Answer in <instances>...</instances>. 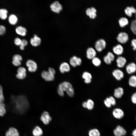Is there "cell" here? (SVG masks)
<instances>
[{
	"instance_id": "1",
	"label": "cell",
	"mask_w": 136,
	"mask_h": 136,
	"mask_svg": "<svg viewBox=\"0 0 136 136\" xmlns=\"http://www.w3.org/2000/svg\"><path fill=\"white\" fill-rule=\"evenodd\" d=\"M65 91L68 95L70 97H73L74 94V91L72 84L70 82L64 81L60 83L58 85L57 92L60 96L64 95Z\"/></svg>"
},
{
	"instance_id": "2",
	"label": "cell",
	"mask_w": 136,
	"mask_h": 136,
	"mask_svg": "<svg viewBox=\"0 0 136 136\" xmlns=\"http://www.w3.org/2000/svg\"><path fill=\"white\" fill-rule=\"evenodd\" d=\"M50 8L52 12L56 13H60L63 9L62 5L57 1L51 4L50 5Z\"/></svg>"
},
{
	"instance_id": "3",
	"label": "cell",
	"mask_w": 136,
	"mask_h": 136,
	"mask_svg": "<svg viewBox=\"0 0 136 136\" xmlns=\"http://www.w3.org/2000/svg\"><path fill=\"white\" fill-rule=\"evenodd\" d=\"M106 45L105 41L103 39H100L96 42L95 47L97 51L101 52L105 48Z\"/></svg>"
},
{
	"instance_id": "4",
	"label": "cell",
	"mask_w": 136,
	"mask_h": 136,
	"mask_svg": "<svg viewBox=\"0 0 136 136\" xmlns=\"http://www.w3.org/2000/svg\"><path fill=\"white\" fill-rule=\"evenodd\" d=\"M26 64L29 72H34L37 71V65L36 62L33 60L29 59L26 61Z\"/></svg>"
},
{
	"instance_id": "5",
	"label": "cell",
	"mask_w": 136,
	"mask_h": 136,
	"mask_svg": "<svg viewBox=\"0 0 136 136\" xmlns=\"http://www.w3.org/2000/svg\"><path fill=\"white\" fill-rule=\"evenodd\" d=\"M40 119L43 123L46 125L48 124L52 119L49 113L46 111H44L42 113Z\"/></svg>"
},
{
	"instance_id": "6",
	"label": "cell",
	"mask_w": 136,
	"mask_h": 136,
	"mask_svg": "<svg viewBox=\"0 0 136 136\" xmlns=\"http://www.w3.org/2000/svg\"><path fill=\"white\" fill-rule=\"evenodd\" d=\"M54 75L48 71H44L41 73L42 78L47 81H53L55 79Z\"/></svg>"
},
{
	"instance_id": "7",
	"label": "cell",
	"mask_w": 136,
	"mask_h": 136,
	"mask_svg": "<svg viewBox=\"0 0 136 136\" xmlns=\"http://www.w3.org/2000/svg\"><path fill=\"white\" fill-rule=\"evenodd\" d=\"M129 36L127 33L125 32H121L118 35L117 40L120 43L125 44L128 41Z\"/></svg>"
},
{
	"instance_id": "8",
	"label": "cell",
	"mask_w": 136,
	"mask_h": 136,
	"mask_svg": "<svg viewBox=\"0 0 136 136\" xmlns=\"http://www.w3.org/2000/svg\"><path fill=\"white\" fill-rule=\"evenodd\" d=\"M26 70L24 67H20L17 69V73L16 75V76L19 79H23L25 78L26 76Z\"/></svg>"
},
{
	"instance_id": "9",
	"label": "cell",
	"mask_w": 136,
	"mask_h": 136,
	"mask_svg": "<svg viewBox=\"0 0 136 136\" xmlns=\"http://www.w3.org/2000/svg\"><path fill=\"white\" fill-rule=\"evenodd\" d=\"M113 132L115 136H123L126 134V131L123 127L119 125L114 130Z\"/></svg>"
},
{
	"instance_id": "10",
	"label": "cell",
	"mask_w": 136,
	"mask_h": 136,
	"mask_svg": "<svg viewBox=\"0 0 136 136\" xmlns=\"http://www.w3.org/2000/svg\"><path fill=\"white\" fill-rule=\"evenodd\" d=\"M5 136H20V133L16 128L10 127L6 131Z\"/></svg>"
},
{
	"instance_id": "11",
	"label": "cell",
	"mask_w": 136,
	"mask_h": 136,
	"mask_svg": "<svg viewBox=\"0 0 136 136\" xmlns=\"http://www.w3.org/2000/svg\"><path fill=\"white\" fill-rule=\"evenodd\" d=\"M82 60L81 59L76 56L72 57L70 60V63L73 67H75L77 66L80 65L81 64Z\"/></svg>"
},
{
	"instance_id": "12",
	"label": "cell",
	"mask_w": 136,
	"mask_h": 136,
	"mask_svg": "<svg viewBox=\"0 0 136 136\" xmlns=\"http://www.w3.org/2000/svg\"><path fill=\"white\" fill-rule=\"evenodd\" d=\"M114 117L118 119H120L123 118L124 113L123 111L119 108H116L114 109L112 112Z\"/></svg>"
},
{
	"instance_id": "13",
	"label": "cell",
	"mask_w": 136,
	"mask_h": 136,
	"mask_svg": "<svg viewBox=\"0 0 136 136\" xmlns=\"http://www.w3.org/2000/svg\"><path fill=\"white\" fill-rule=\"evenodd\" d=\"M22 60V57L21 55L15 54L12 57V63L15 66H19L21 64V61Z\"/></svg>"
},
{
	"instance_id": "14",
	"label": "cell",
	"mask_w": 136,
	"mask_h": 136,
	"mask_svg": "<svg viewBox=\"0 0 136 136\" xmlns=\"http://www.w3.org/2000/svg\"><path fill=\"white\" fill-rule=\"evenodd\" d=\"M112 74L116 79L118 81L121 80L124 76L123 72L119 69L114 70L112 72Z\"/></svg>"
},
{
	"instance_id": "15",
	"label": "cell",
	"mask_w": 136,
	"mask_h": 136,
	"mask_svg": "<svg viewBox=\"0 0 136 136\" xmlns=\"http://www.w3.org/2000/svg\"><path fill=\"white\" fill-rule=\"evenodd\" d=\"M126 70L127 73L129 74H131L135 73L136 71V64L131 62L128 64L126 67Z\"/></svg>"
},
{
	"instance_id": "16",
	"label": "cell",
	"mask_w": 136,
	"mask_h": 136,
	"mask_svg": "<svg viewBox=\"0 0 136 136\" xmlns=\"http://www.w3.org/2000/svg\"><path fill=\"white\" fill-rule=\"evenodd\" d=\"M59 69L60 72L62 73L69 72L70 70V67L67 62H64L61 64Z\"/></svg>"
},
{
	"instance_id": "17",
	"label": "cell",
	"mask_w": 136,
	"mask_h": 136,
	"mask_svg": "<svg viewBox=\"0 0 136 136\" xmlns=\"http://www.w3.org/2000/svg\"><path fill=\"white\" fill-rule=\"evenodd\" d=\"M86 57L89 59H92L96 57V52L94 49L90 47L88 48L86 51Z\"/></svg>"
},
{
	"instance_id": "18",
	"label": "cell",
	"mask_w": 136,
	"mask_h": 136,
	"mask_svg": "<svg viewBox=\"0 0 136 136\" xmlns=\"http://www.w3.org/2000/svg\"><path fill=\"white\" fill-rule=\"evenodd\" d=\"M15 31L17 35L22 37L25 36L26 35L27 32L26 29L21 26L16 27L15 29Z\"/></svg>"
},
{
	"instance_id": "19",
	"label": "cell",
	"mask_w": 136,
	"mask_h": 136,
	"mask_svg": "<svg viewBox=\"0 0 136 136\" xmlns=\"http://www.w3.org/2000/svg\"><path fill=\"white\" fill-rule=\"evenodd\" d=\"M8 21L9 23L12 25H15L17 24L18 21L17 16L13 14H11L8 16Z\"/></svg>"
},
{
	"instance_id": "20",
	"label": "cell",
	"mask_w": 136,
	"mask_h": 136,
	"mask_svg": "<svg viewBox=\"0 0 136 136\" xmlns=\"http://www.w3.org/2000/svg\"><path fill=\"white\" fill-rule=\"evenodd\" d=\"M41 41V38L36 35H35L30 40V44L34 47H37L39 45Z\"/></svg>"
},
{
	"instance_id": "21",
	"label": "cell",
	"mask_w": 136,
	"mask_h": 136,
	"mask_svg": "<svg viewBox=\"0 0 136 136\" xmlns=\"http://www.w3.org/2000/svg\"><path fill=\"white\" fill-rule=\"evenodd\" d=\"M116 61L117 66L120 68L123 67L126 64L127 61L124 57L119 56L116 59Z\"/></svg>"
},
{
	"instance_id": "22",
	"label": "cell",
	"mask_w": 136,
	"mask_h": 136,
	"mask_svg": "<svg viewBox=\"0 0 136 136\" xmlns=\"http://www.w3.org/2000/svg\"><path fill=\"white\" fill-rule=\"evenodd\" d=\"M124 93L123 88L121 87H119L116 88L114 90V95L115 97L117 98H121Z\"/></svg>"
},
{
	"instance_id": "23",
	"label": "cell",
	"mask_w": 136,
	"mask_h": 136,
	"mask_svg": "<svg viewBox=\"0 0 136 136\" xmlns=\"http://www.w3.org/2000/svg\"><path fill=\"white\" fill-rule=\"evenodd\" d=\"M82 77L84 80V82L86 84H89L91 82L92 76L91 74L89 72H84L82 75Z\"/></svg>"
},
{
	"instance_id": "24",
	"label": "cell",
	"mask_w": 136,
	"mask_h": 136,
	"mask_svg": "<svg viewBox=\"0 0 136 136\" xmlns=\"http://www.w3.org/2000/svg\"><path fill=\"white\" fill-rule=\"evenodd\" d=\"M113 52L116 54L120 55L123 53V48L121 45L118 44L113 47Z\"/></svg>"
},
{
	"instance_id": "25",
	"label": "cell",
	"mask_w": 136,
	"mask_h": 136,
	"mask_svg": "<svg viewBox=\"0 0 136 136\" xmlns=\"http://www.w3.org/2000/svg\"><path fill=\"white\" fill-rule=\"evenodd\" d=\"M43 132L42 128L38 126H36L32 131L33 136H41L42 135Z\"/></svg>"
},
{
	"instance_id": "26",
	"label": "cell",
	"mask_w": 136,
	"mask_h": 136,
	"mask_svg": "<svg viewBox=\"0 0 136 136\" xmlns=\"http://www.w3.org/2000/svg\"><path fill=\"white\" fill-rule=\"evenodd\" d=\"M8 11L5 8H0V18L3 20L6 19L8 17Z\"/></svg>"
},
{
	"instance_id": "27",
	"label": "cell",
	"mask_w": 136,
	"mask_h": 136,
	"mask_svg": "<svg viewBox=\"0 0 136 136\" xmlns=\"http://www.w3.org/2000/svg\"><path fill=\"white\" fill-rule=\"evenodd\" d=\"M119 24L121 27H124L128 24L129 21L128 19L125 17L121 18L119 20Z\"/></svg>"
},
{
	"instance_id": "28",
	"label": "cell",
	"mask_w": 136,
	"mask_h": 136,
	"mask_svg": "<svg viewBox=\"0 0 136 136\" xmlns=\"http://www.w3.org/2000/svg\"><path fill=\"white\" fill-rule=\"evenodd\" d=\"M128 84L130 86L133 87H136V76L133 75L130 76L128 79Z\"/></svg>"
},
{
	"instance_id": "29",
	"label": "cell",
	"mask_w": 136,
	"mask_h": 136,
	"mask_svg": "<svg viewBox=\"0 0 136 136\" xmlns=\"http://www.w3.org/2000/svg\"><path fill=\"white\" fill-rule=\"evenodd\" d=\"M89 136H100V133L97 129L94 128L90 130L88 132Z\"/></svg>"
},
{
	"instance_id": "30",
	"label": "cell",
	"mask_w": 136,
	"mask_h": 136,
	"mask_svg": "<svg viewBox=\"0 0 136 136\" xmlns=\"http://www.w3.org/2000/svg\"><path fill=\"white\" fill-rule=\"evenodd\" d=\"M6 112L5 105L3 103L0 104V116L2 117L4 116Z\"/></svg>"
},
{
	"instance_id": "31",
	"label": "cell",
	"mask_w": 136,
	"mask_h": 136,
	"mask_svg": "<svg viewBox=\"0 0 136 136\" xmlns=\"http://www.w3.org/2000/svg\"><path fill=\"white\" fill-rule=\"evenodd\" d=\"M87 107L88 110H92L94 106V103L93 101L91 99H88L87 101Z\"/></svg>"
},
{
	"instance_id": "32",
	"label": "cell",
	"mask_w": 136,
	"mask_h": 136,
	"mask_svg": "<svg viewBox=\"0 0 136 136\" xmlns=\"http://www.w3.org/2000/svg\"><path fill=\"white\" fill-rule=\"evenodd\" d=\"M92 64L95 66H99L101 63V61L100 59L97 57H95L92 59Z\"/></svg>"
},
{
	"instance_id": "33",
	"label": "cell",
	"mask_w": 136,
	"mask_h": 136,
	"mask_svg": "<svg viewBox=\"0 0 136 136\" xmlns=\"http://www.w3.org/2000/svg\"><path fill=\"white\" fill-rule=\"evenodd\" d=\"M130 29L136 35V20H132L131 22Z\"/></svg>"
},
{
	"instance_id": "34",
	"label": "cell",
	"mask_w": 136,
	"mask_h": 136,
	"mask_svg": "<svg viewBox=\"0 0 136 136\" xmlns=\"http://www.w3.org/2000/svg\"><path fill=\"white\" fill-rule=\"evenodd\" d=\"M124 12L125 14L128 16L131 17L132 16L133 13L131 11L130 7H126L125 9Z\"/></svg>"
},
{
	"instance_id": "35",
	"label": "cell",
	"mask_w": 136,
	"mask_h": 136,
	"mask_svg": "<svg viewBox=\"0 0 136 136\" xmlns=\"http://www.w3.org/2000/svg\"><path fill=\"white\" fill-rule=\"evenodd\" d=\"M28 42L25 39L22 40L21 44L19 46L20 49L21 50H24L25 47L26 46Z\"/></svg>"
},
{
	"instance_id": "36",
	"label": "cell",
	"mask_w": 136,
	"mask_h": 136,
	"mask_svg": "<svg viewBox=\"0 0 136 136\" xmlns=\"http://www.w3.org/2000/svg\"><path fill=\"white\" fill-rule=\"evenodd\" d=\"M4 101V97L3 92L2 86L0 85V104L3 103Z\"/></svg>"
},
{
	"instance_id": "37",
	"label": "cell",
	"mask_w": 136,
	"mask_h": 136,
	"mask_svg": "<svg viewBox=\"0 0 136 136\" xmlns=\"http://www.w3.org/2000/svg\"><path fill=\"white\" fill-rule=\"evenodd\" d=\"M6 31V27L3 25H0V36L5 34Z\"/></svg>"
},
{
	"instance_id": "38",
	"label": "cell",
	"mask_w": 136,
	"mask_h": 136,
	"mask_svg": "<svg viewBox=\"0 0 136 136\" xmlns=\"http://www.w3.org/2000/svg\"><path fill=\"white\" fill-rule=\"evenodd\" d=\"M105 106L108 108H110L112 106L108 97H107L104 101Z\"/></svg>"
},
{
	"instance_id": "39",
	"label": "cell",
	"mask_w": 136,
	"mask_h": 136,
	"mask_svg": "<svg viewBox=\"0 0 136 136\" xmlns=\"http://www.w3.org/2000/svg\"><path fill=\"white\" fill-rule=\"evenodd\" d=\"M22 40L18 37H16L14 39V43L17 46H20L21 44Z\"/></svg>"
},
{
	"instance_id": "40",
	"label": "cell",
	"mask_w": 136,
	"mask_h": 136,
	"mask_svg": "<svg viewBox=\"0 0 136 136\" xmlns=\"http://www.w3.org/2000/svg\"><path fill=\"white\" fill-rule=\"evenodd\" d=\"M107 55L112 61L114 60L115 56L112 52H108Z\"/></svg>"
},
{
	"instance_id": "41",
	"label": "cell",
	"mask_w": 136,
	"mask_h": 136,
	"mask_svg": "<svg viewBox=\"0 0 136 136\" xmlns=\"http://www.w3.org/2000/svg\"><path fill=\"white\" fill-rule=\"evenodd\" d=\"M103 59L104 62L107 64H110L111 63L112 61L109 58L107 55L104 56Z\"/></svg>"
},
{
	"instance_id": "42",
	"label": "cell",
	"mask_w": 136,
	"mask_h": 136,
	"mask_svg": "<svg viewBox=\"0 0 136 136\" xmlns=\"http://www.w3.org/2000/svg\"><path fill=\"white\" fill-rule=\"evenodd\" d=\"M109 100L112 106H115L116 104V101L114 98L112 96H111L109 97Z\"/></svg>"
},
{
	"instance_id": "43",
	"label": "cell",
	"mask_w": 136,
	"mask_h": 136,
	"mask_svg": "<svg viewBox=\"0 0 136 136\" xmlns=\"http://www.w3.org/2000/svg\"><path fill=\"white\" fill-rule=\"evenodd\" d=\"M131 100L133 103L136 104V92L132 95L131 97Z\"/></svg>"
},
{
	"instance_id": "44",
	"label": "cell",
	"mask_w": 136,
	"mask_h": 136,
	"mask_svg": "<svg viewBox=\"0 0 136 136\" xmlns=\"http://www.w3.org/2000/svg\"><path fill=\"white\" fill-rule=\"evenodd\" d=\"M131 45L133 47V49L134 50H136V39H133L131 41Z\"/></svg>"
},
{
	"instance_id": "45",
	"label": "cell",
	"mask_w": 136,
	"mask_h": 136,
	"mask_svg": "<svg viewBox=\"0 0 136 136\" xmlns=\"http://www.w3.org/2000/svg\"><path fill=\"white\" fill-rule=\"evenodd\" d=\"M91 12L88 16L91 19H95L97 16L96 13L93 12H92L91 10Z\"/></svg>"
},
{
	"instance_id": "46",
	"label": "cell",
	"mask_w": 136,
	"mask_h": 136,
	"mask_svg": "<svg viewBox=\"0 0 136 136\" xmlns=\"http://www.w3.org/2000/svg\"><path fill=\"white\" fill-rule=\"evenodd\" d=\"M48 71H50L54 75H55L56 73V71L53 68L49 67L48 69Z\"/></svg>"
},
{
	"instance_id": "47",
	"label": "cell",
	"mask_w": 136,
	"mask_h": 136,
	"mask_svg": "<svg viewBox=\"0 0 136 136\" xmlns=\"http://www.w3.org/2000/svg\"><path fill=\"white\" fill-rule=\"evenodd\" d=\"M91 12V10L90 8H87L86 11V14L89 16Z\"/></svg>"
},
{
	"instance_id": "48",
	"label": "cell",
	"mask_w": 136,
	"mask_h": 136,
	"mask_svg": "<svg viewBox=\"0 0 136 136\" xmlns=\"http://www.w3.org/2000/svg\"><path fill=\"white\" fill-rule=\"evenodd\" d=\"M131 11L133 14H136V9L133 6L130 7Z\"/></svg>"
},
{
	"instance_id": "49",
	"label": "cell",
	"mask_w": 136,
	"mask_h": 136,
	"mask_svg": "<svg viewBox=\"0 0 136 136\" xmlns=\"http://www.w3.org/2000/svg\"><path fill=\"white\" fill-rule=\"evenodd\" d=\"M83 107L85 108H86L87 107V104L86 101L84 102L82 104Z\"/></svg>"
},
{
	"instance_id": "50",
	"label": "cell",
	"mask_w": 136,
	"mask_h": 136,
	"mask_svg": "<svg viewBox=\"0 0 136 136\" xmlns=\"http://www.w3.org/2000/svg\"><path fill=\"white\" fill-rule=\"evenodd\" d=\"M132 135L133 136H136V128L133 130L132 133Z\"/></svg>"
},
{
	"instance_id": "51",
	"label": "cell",
	"mask_w": 136,
	"mask_h": 136,
	"mask_svg": "<svg viewBox=\"0 0 136 136\" xmlns=\"http://www.w3.org/2000/svg\"><path fill=\"white\" fill-rule=\"evenodd\" d=\"M135 19H136V14H135Z\"/></svg>"
},
{
	"instance_id": "52",
	"label": "cell",
	"mask_w": 136,
	"mask_h": 136,
	"mask_svg": "<svg viewBox=\"0 0 136 136\" xmlns=\"http://www.w3.org/2000/svg\"></svg>"
}]
</instances>
